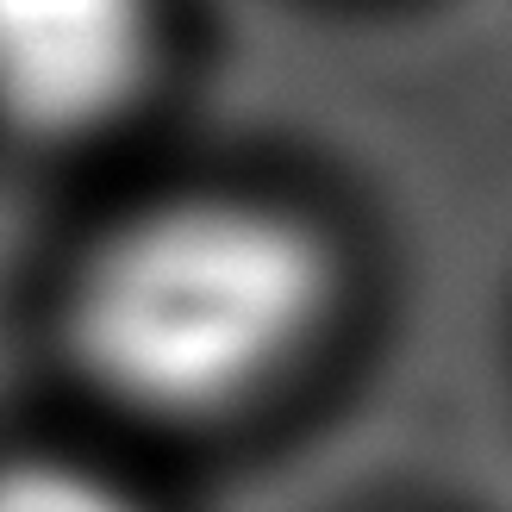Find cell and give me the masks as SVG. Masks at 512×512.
Returning a JSON list of instances; mask_svg holds the SVG:
<instances>
[{"label":"cell","mask_w":512,"mask_h":512,"mask_svg":"<svg viewBox=\"0 0 512 512\" xmlns=\"http://www.w3.org/2000/svg\"><path fill=\"white\" fill-rule=\"evenodd\" d=\"M150 63V0H0V119L88 132L113 119Z\"/></svg>","instance_id":"obj_2"},{"label":"cell","mask_w":512,"mask_h":512,"mask_svg":"<svg viewBox=\"0 0 512 512\" xmlns=\"http://www.w3.org/2000/svg\"><path fill=\"white\" fill-rule=\"evenodd\" d=\"M325 269L294 219L244 200L138 213L88 256L69 344L107 394L207 413L256 388L319 313Z\"/></svg>","instance_id":"obj_1"},{"label":"cell","mask_w":512,"mask_h":512,"mask_svg":"<svg viewBox=\"0 0 512 512\" xmlns=\"http://www.w3.org/2000/svg\"><path fill=\"white\" fill-rule=\"evenodd\" d=\"M0 512H138L113 481L75 463H7L0 469Z\"/></svg>","instance_id":"obj_3"}]
</instances>
